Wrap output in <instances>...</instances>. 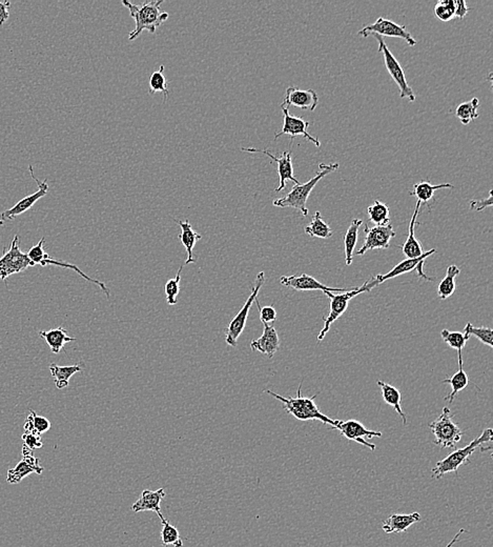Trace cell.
Segmentation results:
<instances>
[{"label":"cell","mask_w":493,"mask_h":547,"mask_svg":"<svg viewBox=\"0 0 493 547\" xmlns=\"http://www.w3.org/2000/svg\"><path fill=\"white\" fill-rule=\"evenodd\" d=\"M162 4L163 0H152L142 4H133L122 0L123 6L129 8V15L136 23L135 30L129 34V41L137 39L143 31L150 32L151 34L156 33L157 27L169 19V13L160 11Z\"/></svg>","instance_id":"1"},{"label":"cell","mask_w":493,"mask_h":547,"mask_svg":"<svg viewBox=\"0 0 493 547\" xmlns=\"http://www.w3.org/2000/svg\"><path fill=\"white\" fill-rule=\"evenodd\" d=\"M339 167L340 163L338 162L331 163V165L320 163L319 165L318 173L314 175V177H312L309 181L305 182V184H295L294 188H292V191L286 196L276 199V200H274L273 205L277 207H282V209L293 207V209H296L297 211L301 212L302 215L306 217L308 215V209L306 207V203H307L310 193L312 192L314 186H316V184L323 177L337 171Z\"/></svg>","instance_id":"2"},{"label":"cell","mask_w":493,"mask_h":547,"mask_svg":"<svg viewBox=\"0 0 493 547\" xmlns=\"http://www.w3.org/2000/svg\"><path fill=\"white\" fill-rule=\"evenodd\" d=\"M301 387L302 383H300L299 387H297L296 398H286L283 396L278 395V394L269 391V390H267L265 393L273 396L274 398L281 401L283 404V408L286 411V413L294 416L297 420H301V421L316 420V421L322 422L323 424L331 425V427H335L338 420L331 419V418L327 417L326 415H324L322 411L319 410L318 406L314 404L316 395H314L310 398L302 397Z\"/></svg>","instance_id":"3"},{"label":"cell","mask_w":493,"mask_h":547,"mask_svg":"<svg viewBox=\"0 0 493 547\" xmlns=\"http://www.w3.org/2000/svg\"><path fill=\"white\" fill-rule=\"evenodd\" d=\"M492 437L493 432L492 428H486L482 432L481 436L471 441L468 445L463 447V449H456V451L449 453L447 457L444 458L441 461H437L435 468H433V478L440 480L442 477L445 476L446 474H449V472H452L458 474L459 468L468 464L470 462L469 461V458L477 451L478 447L485 444V443L490 442L492 440Z\"/></svg>","instance_id":"4"},{"label":"cell","mask_w":493,"mask_h":547,"mask_svg":"<svg viewBox=\"0 0 493 547\" xmlns=\"http://www.w3.org/2000/svg\"><path fill=\"white\" fill-rule=\"evenodd\" d=\"M376 286H377V284H376L375 278L371 277L360 288L346 290V292H339V294L326 292L325 295H327V297H329V299H331V311H329L328 316L324 318V326H323L322 330L319 334L318 340L322 341L325 338L327 333L331 330V324L337 321L345 313L352 299H354L358 295L363 294V292H371Z\"/></svg>","instance_id":"5"},{"label":"cell","mask_w":493,"mask_h":547,"mask_svg":"<svg viewBox=\"0 0 493 547\" xmlns=\"http://www.w3.org/2000/svg\"><path fill=\"white\" fill-rule=\"evenodd\" d=\"M454 415L448 408H444L441 415L429 424L433 436H435V444L439 445L442 449L447 447H456V443L462 439L463 432L458 424L452 420Z\"/></svg>","instance_id":"6"},{"label":"cell","mask_w":493,"mask_h":547,"mask_svg":"<svg viewBox=\"0 0 493 547\" xmlns=\"http://www.w3.org/2000/svg\"><path fill=\"white\" fill-rule=\"evenodd\" d=\"M264 283L265 274L264 272H260L257 275L256 281H255L254 286L252 288V294L250 295L248 300L244 303L243 307L240 309L239 313L235 316V318L231 320V323L229 324L226 330H225V341L231 347H237L238 339L241 336L244 328H245L250 307L254 304L255 300L258 298L259 290H261Z\"/></svg>","instance_id":"7"},{"label":"cell","mask_w":493,"mask_h":547,"mask_svg":"<svg viewBox=\"0 0 493 547\" xmlns=\"http://www.w3.org/2000/svg\"><path fill=\"white\" fill-rule=\"evenodd\" d=\"M30 266H34V264L27 257V254L21 251L19 247L18 235H15L11 247L8 251L4 247V254L0 257V279L4 280L8 285V278L10 276L23 272Z\"/></svg>","instance_id":"8"},{"label":"cell","mask_w":493,"mask_h":547,"mask_svg":"<svg viewBox=\"0 0 493 547\" xmlns=\"http://www.w3.org/2000/svg\"><path fill=\"white\" fill-rule=\"evenodd\" d=\"M373 37L379 42V49H378V51L383 54L384 63H385V67L386 69H388V73L390 74L392 79L395 80V84L399 86V97H401L402 99H408L410 103H414V101H416V95H414V91H412V89L410 88L409 84H408L403 67L399 65V61L395 58L394 54L390 52L388 44H385L383 38H382L381 36L378 35H373Z\"/></svg>","instance_id":"9"},{"label":"cell","mask_w":493,"mask_h":547,"mask_svg":"<svg viewBox=\"0 0 493 547\" xmlns=\"http://www.w3.org/2000/svg\"><path fill=\"white\" fill-rule=\"evenodd\" d=\"M44 243H46V239L42 238L41 240H40L39 243H38L37 245H35V247H31V249H30V251L27 252V257H29L30 260H31V262H33L34 266H36V264H39V266H60V268H65V269H69V270H73L74 272L79 274V275L82 276V277L84 278V280H87V281L92 282V283L98 285L100 290H101L102 292H103L104 294H105V296L108 297V298H110V290H108V288H106V285L105 284L103 283V282L89 277L88 275H86V274L82 272V271L80 270V269L78 268L77 266H75V264H68V262H63V260L53 259V258L51 257V256L49 255L48 253H46V251H44Z\"/></svg>","instance_id":"10"},{"label":"cell","mask_w":493,"mask_h":547,"mask_svg":"<svg viewBox=\"0 0 493 547\" xmlns=\"http://www.w3.org/2000/svg\"><path fill=\"white\" fill-rule=\"evenodd\" d=\"M359 35L367 38L369 36L378 35L386 36V37L402 38L407 42L408 46H414L418 42L412 37L405 25H397L390 19L379 17L375 23L366 25L362 30L359 31Z\"/></svg>","instance_id":"11"},{"label":"cell","mask_w":493,"mask_h":547,"mask_svg":"<svg viewBox=\"0 0 493 547\" xmlns=\"http://www.w3.org/2000/svg\"><path fill=\"white\" fill-rule=\"evenodd\" d=\"M365 240L362 247L359 250L357 255L363 256L369 251L373 250H388L390 245V241L395 237V232L392 224L386 226H375L373 228L366 226L364 230Z\"/></svg>","instance_id":"12"},{"label":"cell","mask_w":493,"mask_h":547,"mask_svg":"<svg viewBox=\"0 0 493 547\" xmlns=\"http://www.w3.org/2000/svg\"><path fill=\"white\" fill-rule=\"evenodd\" d=\"M335 428L339 430L341 435H343L347 440L356 441L359 444L369 447L371 451H375L377 446L373 443L367 442L365 438L373 439L381 438L382 437L381 432L369 430V428L365 427L361 422L357 421V420H347V421L338 420L337 425H335Z\"/></svg>","instance_id":"13"},{"label":"cell","mask_w":493,"mask_h":547,"mask_svg":"<svg viewBox=\"0 0 493 547\" xmlns=\"http://www.w3.org/2000/svg\"><path fill=\"white\" fill-rule=\"evenodd\" d=\"M29 169L32 178H33V179L35 180L36 184H38L37 192L25 197V198L19 200L14 207L6 210V211L2 212V213L0 214V226H4V222L8 221V220L15 219L17 216L21 215V214L29 211L39 199H41L42 197H44L48 194L49 186L46 180H44V181L42 182L39 181V180L34 176L33 167H32V165H29Z\"/></svg>","instance_id":"14"},{"label":"cell","mask_w":493,"mask_h":547,"mask_svg":"<svg viewBox=\"0 0 493 547\" xmlns=\"http://www.w3.org/2000/svg\"><path fill=\"white\" fill-rule=\"evenodd\" d=\"M243 152L248 153H261V154L267 155L271 160L275 161L278 165V175H279L280 184L279 186L276 188L275 192L279 193L281 191L286 190V181L290 180L294 182L295 184H300L297 181L294 174V165H293V155L290 150H286L283 154L280 157L274 156L269 150H261V148H242Z\"/></svg>","instance_id":"15"},{"label":"cell","mask_w":493,"mask_h":547,"mask_svg":"<svg viewBox=\"0 0 493 547\" xmlns=\"http://www.w3.org/2000/svg\"><path fill=\"white\" fill-rule=\"evenodd\" d=\"M42 472H44V468L40 465L39 459L33 455V451L23 445V460L14 468L8 470L6 482L10 483V484H18L30 475H41Z\"/></svg>","instance_id":"16"},{"label":"cell","mask_w":493,"mask_h":547,"mask_svg":"<svg viewBox=\"0 0 493 547\" xmlns=\"http://www.w3.org/2000/svg\"><path fill=\"white\" fill-rule=\"evenodd\" d=\"M280 107H281L282 112H283L284 124L281 132L277 133L275 135V139H278V138L283 136V135H290L292 137L293 141L295 137L302 136L308 140V141L312 142L316 148H320V140L318 138L312 137L308 133V127L310 126L309 122H306L302 117L290 115L288 108L284 105L283 103Z\"/></svg>","instance_id":"17"},{"label":"cell","mask_w":493,"mask_h":547,"mask_svg":"<svg viewBox=\"0 0 493 547\" xmlns=\"http://www.w3.org/2000/svg\"><path fill=\"white\" fill-rule=\"evenodd\" d=\"M280 282L286 288H294L299 292H309V290H322L324 294L326 292H346L344 288H329L325 284L319 282L316 278L302 274L300 276H282L280 278Z\"/></svg>","instance_id":"18"},{"label":"cell","mask_w":493,"mask_h":547,"mask_svg":"<svg viewBox=\"0 0 493 547\" xmlns=\"http://www.w3.org/2000/svg\"><path fill=\"white\" fill-rule=\"evenodd\" d=\"M319 103V96L316 91L300 90L296 86H290L286 90V98H284L283 105L290 108H299L301 110H307V111L314 112Z\"/></svg>","instance_id":"19"},{"label":"cell","mask_w":493,"mask_h":547,"mask_svg":"<svg viewBox=\"0 0 493 547\" xmlns=\"http://www.w3.org/2000/svg\"><path fill=\"white\" fill-rule=\"evenodd\" d=\"M264 330L262 336L257 340L250 342V349L252 351L260 352L263 355L269 358H273L280 347V338L275 326L271 324L263 323Z\"/></svg>","instance_id":"20"},{"label":"cell","mask_w":493,"mask_h":547,"mask_svg":"<svg viewBox=\"0 0 493 547\" xmlns=\"http://www.w3.org/2000/svg\"><path fill=\"white\" fill-rule=\"evenodd\" d=\"M165 496V489L157 491L144 489L139 499L132 506V510L134 513L155 512L157 515L161 514V502Z\"/></svg>","instance_id":"21"},{"label":"cell","mask_w":493,"mask_h":547,"mask_svg":"<svg viewBox=\"0 0 493 547\" xmlns=\"http://www.w3.org/2000/svg\"><path fill=\"white\" fill-rule=\"evenodd\" d=\"M435 252H437V250L433 249L430 250V251L425 252L421 257L412 258V259L407 258V259L403 260V262L397 264L395 268H392V270L388 274H385V275H377L376 277H373L375 278L376 284H377V286L380 285V284L383 283V282L388 281V280L390 279H394V278L397 277V276L404 275V274L416 270L418 266L424 264L425 260H426L429 256L435 254Z\"/></svg>","instance_id":"22"},{"label":"cell","mask_w":493,"mask_h":547,"mask_svg":"<svg viewBox=\"0 0 493 547\" xmlns=\"http://www.w3.org/2000/svg\"><path fill=\"white\" fill-rule=\"evenodd\" d=\"M422 520L421 515L418 513H412V514H392L384 521L382 525L385 534L404 533L407 531L410 527L420 522Z\"/></svg>","instance_id":"23"},{"label":"cell","mask_w":493,"mask_h":547,"mask_svg":"<svg viewBox=\"0 0 493 547\" xmlns=\"http://www.w3.org/2000/svg\"><path fill=\"white\" fill-rule=\"evenodd\" d=\"M421 202L416 201V207H414V214H412L411 220L409 224V234H408L407 239H406L405 243L402 247V252L406 257L412 259V258L421 257L423 254L425 253L423 250L422 245L420 241L416 238V219H418V213H420Z\"/></svg>","instance_id":"24"},{"label":"cell","mask_w":493,"mask_h":547,"mask_svg":"<svg viewBox=\"0 0 493 547\" xmlns=\"http://www.w3.org/2000/svg\"><path fill=\"white\" fill-rule=\"evenodd\" d=\"M174 220H175L176 224L181 228V234L179 235L178 238L181 241L182 245L186 247V253H188V259H186V264L196 262L194 257V253H193V250H194L195 245H196L198 241H199L200 239H202V235H200L199 233L195 232V231L193 230V226L192 224H191L190 220L188 219L186 220V221H180V220L178 221V220L176 219Z\"/></svg>","instance_id":"25"},{"label":"cell","mask_w":493,"mask_h":547,"mask_svg":"<svg viewBox=\"0 0 493 547\" xmlns=\"http://www.w3.org/2000/svg\"><path fill=\"white\" fill-rule=\"evenodd\" d=\"M40 337H41L46 342L48 343L50 347L51 352L53 354H59L61 349L65 347V345L69 342H73L76 341V338H72L68 335L67 330L65 328H54L51 330H41L39 332Z\"/></svg>","instance_id":"26"},{"label":"cell","mask_w":493,"mask_h":547,"mask_svg":"<svg viewBox=\"0 0 493 547\" xmlns=\"http://www.w3.org/2000/svg\"><path fill=\"white\" fill-rule=\"evenodd\" d=\"M459 356V371L456 373V374L454 375V376L450 377V378L444 379L443 381H442V383H448V385H452V393L449 394V395L447 396V397L445 398V400H449V404H452V402L454 401V399H456V395H458L459 393H460L461 391H463V390L466 389L467 385H468L469 383V377L468 375L466 374V372L464 371V364H463V357L462 355H458Z\"/></svg>","instance_id":"27"},{"label":"cell","mask_w":493,"mask_h":547,"mask_svg":"<svg viewBox=\"0 0 493 547\" xmlns=\"http://www.w3.org/2000/svg\"><path fill=\"white\" fill-rule=\"evenodd\" d=\"M378 385L382 391V397H383L384 401L392 406L397 411V415L402 418L404 425H407L408 420L406 417L405 413L402 410L401 402L402 395L399 393V390L397 387H392V385H388V383L384 382V381H378Z\"/></svg>","instance_id":"28"},{"label":"cell","mask_w":493,"mask_h":547,"mask_svg":"<svg viewBox=\"0 0 493 547\" xmlns=\"http://www.w3.org/2000/svg\"><path fill=\"white\" fill-rule=\"evenodd\" d=\"M452 184H431L429 181H421L418 184H414V191L409 192L410 196L416 197V200L421 203H425L428 205L429 201L435 196V192L442 188H454ZM430 209V207H429Z\"/></svg>","instance_id":"29"},{"label":"cell","mask_w":493,"mask_h":547,"mask_svg":"<svg viewBox=\"0 0 493 547\" xmlns=\"http://www.w3.org/2000/svg\"><path fill=\"white\" fill-rule=\"evenodd\" d=\"M82 368L79 364L70 366H59L52 363L50 366V372L55 380L57 389L63 390L69 387L70 379L76 373L82 372Z\"/></svg>","instance_id":"30"},{"label":"cell","mask_w":493,"mask_h":547,"mask_svg":"<svg viewBox=\"0 0 493 547\" xmlns=\"http://www.w3.org/2000/svg\"><path fill=\"white\" fill-rule=\"evenodd\" d=\"M362 224L363 221L361 219L352 220V224L344 237L346 266H352V260H354V251L356 249L357 243H358L359 229Z\"/></svg>","instance_id":"31"},{"label":"cell","mask_w":493,"mask_h":547,"mask_svg":"<svg viewBox=\"0 0 493 547\" xmlns=\"http://www.w3.org/2000/svg\"><path fill=\"white\" fill-rule=\"evenodd\" d=\"M460 274V269L454 264L448 266L445 278L440 282L439 286H437V296L441 300H446L454 294L456 288V278Z\"/></svg>","instance_id":"32"},{"label":"cell","mask_w":493,"mask_h":547,"mask_svg":"<svg viewBox=\"0 0 493 547\" xmlns=\"http://www.w3.org/2000/svg\"><path fill=\"white\" fill-rule=\"evenodd\" d=\"M305 234L316 238L328 239L333 236V230L331 226L323 220L320 212L316 211L312 217V222L304 230Z\"/></svg>","instance_id":"33"},{"label":"cell","mask_w":493,"mask_h":547,"mask_svg":"<svg viewBox=\"0 0 493 547\" xmlns=\"http://www.w3.org/2000/svg\"><path fill=\"white\" fill-rule=\"evenodd\" d=\"M480 101L475 97L470 101L461 103L456 109V116L460 120L461 124L468 126L473 120L479 118Z\"/></svg>","instance_id":"34"},{"label":"cell","mask_w":493,"mask_h":547,"mask_svg":"<svg viewBox=\"0 0 493 547\" xmlns=\"http://www.w3.org/2000/svg\"><path fill=\"white\" fill-rule=\"evenodd\" d=\"M159 518L161 520V525H162V529H161L160 537L161 542L163 546L174 547H184V541H182L181 536H180L179 531L176 529L174 525H172L167 519L163 517L162 514L158 515Z\"/></svg>","instance_id":"35"},{"label":"cell","mask_w":493,"mask_h":547,"mask_svg":"<svg viewBox=\"0 0 493 547\" xmlns=\"http://www.w3.org/2000/svg\"><path fill=\"white\" fill-rule=\"evenodd\" d=\"M371 224L375 226H386L390 224V207L386 203L380 200H376L375 203L367 209Z\"/></svg>","instance_id":"36"},{"label":"cell","mask_w":493,"mask_h":547,"mask_svg":"<svg viewBox=\"0 0 493 547\" xmlns=\"http://www.w3.org/2000/svg\"><path fill=\"white\" fill-rule=\"evenodd\" d=\"M23 427H25V432H37L38 435H42L50 430L51 422L46 417L38 416L35 411L31 410Z\"/></svg>","instance_id":"37"},{"label":"cell","mask_w":493,"mask_h":547,"mask_svg":"<svg viewBox=\"0 0 493 547\" xmlns=\"http://www.w3.org/2000/svg\"><path fill=\"white\" fill-rule=\"evenodd\" d=\"M150 93H161L165 96V103L169 99V93L167 90V80L165 75V65H160V69L154 72L150 78Z\"/></svg>","instance_id":"38"},{"label":"cell","mask_w":493,"mask_h":547,"mask_svg":"<svg viewBox=\"0 0 493 547\" xmlns=\"http://www.w3.org/2000/svg\"><path fill=\"white\" fill-rule=\"evenodd\" d=\"M442 338L449 345L452 349L458 351V355H462L463 349L466 345L467 341L470 337L466 336L464 333L450 332L448 330H443L441 332Z\"/></svg>","instance_id":"39"},{"label":"cell","mask_w":493,"mask_h":547,"mask_svg":"<svg viewBox=\"0 0 493 547\" xmlns=\"http://www.w3.org/2000/svg\"><path fill=\"white\" fill-rule=\"evenodd\" d=\"M464 334L466 336H475L483 345H487L490 349L493 347V332L490 328H475L471 323H467L464 328Z\"/></svg>","instance_id":"40"},{"label":"cell","mask_w":493,"mask_h":547,"mask_svg":"<svg viewBox=\"0 0 493 547\" xmlns=\"http://www.w3.org/2000/svg\"><path fill=\"white\" fill-rule=\"evenodd\" d=\"M437 19L448 22L454 18V0H440L433 8Z\"/></svg>","instance_id":"41"},{"label":"cell","mask_w":493,"mask_h":547,"mask_svg":"<svg viewBox=\"0 0 493 547\" xmlns=\"http://www.w3.org/2000/svg\"><path fill=\"white\" fill-rule=\"evenodd\" d=\"M184 266H180L177 275L173 279H169L165 284V295H167V301L169 305H175L177 303V297L180 292V280H181V272Z\"/></svg>","instance_id":"42"},{"label":"cell","mask_w":493,"mask_h":547,"mask_svg":"<svg viewBox=\"0 0 493 547\" xmlns=\"http://www.w3.org/2000/svg\"><path fill=\"white\" fill-rule=\"evenodd\" d=\"M23 445L31 451L41 449L42 445H44L40 435H38L37 432H25V434L23 435Z\"/></svg>","instance_id":"43"},{"label":"cell","mask_w":493,"mask_h":547,"mask_svg":"<svg viewBox=\"0 0 493 547\" xmlns=\"http://www.w3.org/2000/svg\"><path fill=\"white\" fill-rule=\"evenodd\" d=\"M258 307L259 311H260V320L262 323L269 324V322H274L277 320V311H276L275 307H261L260 302H259L258 298L255 300Z\"/></svg>","instance_id":"44"},{"label":"cell","mask_w":493,"mask_h":547,"mask_svg":"<svg viewBox=\"0 0 493 547\" xmlns=\"http://www.w3.org/2000/svg\"><path fill=\"white\" fill-rule=\"evenodd\" d=\"M492 190L489 191L487 198L473 199L469 203L471 211L482 212L492 207Z\"/></svg>","instance_id":"45"},{"label":"cell","mask_w":493,"mask_h":547,"mask_svg":"<svg viewBox=\"0 0 493 547\" xmlns=\"http://www.w3.org/2000/svg\"><path fill=\"white\" fill-rule=\"evenodd\" d=\"M470 8L463 0H454V18L464 19Z\"/></svg>","instance_id":"46"},{"label":"cell","mask_w":493,"mask_h":547,"mask_svg":"<svg viewBox=\"0 0 493 547\" xmlns=\"http://www.w3.org/2000/svg\"><path fill=\"white\" fill-rule=\"evenodd\" d=\"M11 4L8 1L0 2V25L8 21L10 17Z\"/></svg>","instance_id":"47"},{"label":"cell","mask_w":493,"mask_h":547,"mask_svg":"<svg viewBox=\"0 0 493 547\" xmlns=\"http://www.w3.org/2000/svg\"><path fill=\"white\" fill-rule=\"evenodd\" d=\"M466 533V531H465L464 529H460V532H459L458 534H456V536H454V538H452V541L449 542V543L446 546V547H454V544L456 543V542L460 540L461 536L463 535V534Z\"/></svg>","instance_id":"48"}]
</instances>
